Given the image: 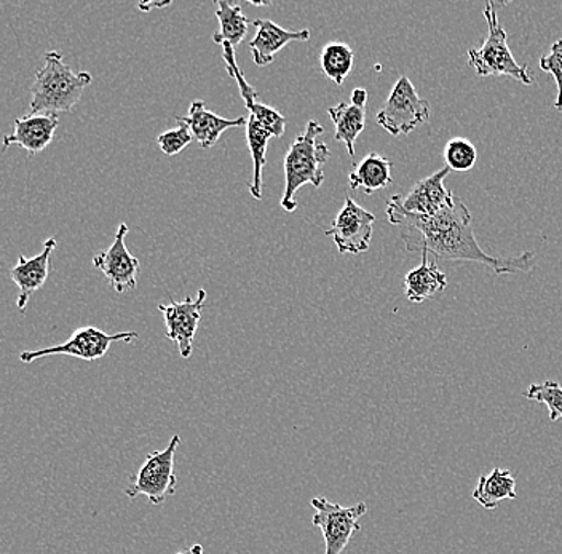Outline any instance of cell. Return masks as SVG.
I'll use <instances>...</instances> for the list:
<instances>
[{"instance_id":"f1b7e54d","label":"cell","mask_w":562,"mask_h":554,"mask_svg":"<svg viewBox=\"0 0 562 554\" xmlns=\"http://www.w3.org/2000/svg\"><path fill=\"white\" fill-rule=\"evenodd\" d=\"M368 91L364 89H357L351 91L350 103L358 108L367 106Z\"/></svg>"},{"instance_id":"4316f807","label":"cell","mask_w":562,"mask_h":554,"mask_svg":"<svg viewBox=\"0 0 562 554\" xmlns=\"http://www.w3.org/2000/svg\"><path fill=\"white\" fill-rule=\"evenodd\" d=\"M178 128L168 129V132L158 135L157 144L165 156H178L193 142L191 129L188 125L178 122Z\"/></svg>"},{"instance_id":"7c38bea8","label":"cell","mask_w":562,"mask_h":554,"mask_svg":"<svg viewBox=\"0 0 562 554\" xmlns=\"http://www.w3.org/2000/svg\"><path fill=\"white\" fill-rule=\"evenodd\" d=\"M451 170L448 167L441 168L437 173L414 184L406 195H396L404 212L422 216H434L441 212L454 194L445 188V179Z\"/></svg>"},{"instance_id":"d6986e66","label":"cell","mask_w":562,"mask_h":554,"mask_svg":"<svg viewBox=\"0 0 562 554\" xmlns=\"http://www.w3.org/2000/svg\"><path fill=\"white\" fill-rule=\"evenodd\" d=\"M516 479L509 470L494 468L490 475H481L472 493V499L484 510L494 511L504 500H515Z\"/></svg>"},{"instance_id":"603a6c76","label":"cell","mask_w":562,"mask_h":554,"mask_svg":"<svg viewBox=\"0 0 562 554\" xmlns=\"http://www.w3.org/2000/svg\"><path fill=\"white\" fill-rule=\"evenodd\" d=\"M355 52L344 42H329L319 56L323 74L336 86L342 87L353 69Z\"/></svg>"},{"instance_id":"30bf717a","label":"cell","mask_w":562,"mask_h":554,"mask_svg":"<svg viewBox=\"0 0 562 554\" xmlns=\"http://www.w3.org/2000/svg\"><path fill=\"white\" fill-rule=\"evenodd\" d=\"M126 234H128V226L121 224L111 247L93 256L94 269L103 273L109 285L117 294L128 293L138 285L139 259L126 248Z\"/></svg>"},{"instance_id":"7a4b0ae2","label":"cell","mask_w":562,"mask_h":554,"mask_svg":"<svg viewBox=\"0 0 562 554\" xmlns=\"http://www.w3.org/2000/svg\"><path fill=\"white\" fill-rule=\"evenodd\" d=\"M91 80L90 72H74L59 52H48L44 68L35 74L30 114L56 115L72 111Z\"/></svg>"},{"instance_id":"83f0119b","label":"cell","mask_w":562,"mask_h":554,"mask_svg":"<svg viewBox=\"0 0 562 554\" xmlns=\"http://www.w3.org/2000/svg\"><path fill=\"white\" fill-rule=\"evenodd\" d=\"M540 69L551 74L554 80H557L558 98L554 106H557L558 111L562 112V38L551 45L550 54L540 58Z\"/></svg>"},{"instance_id":"3957f363","label":"cell","mask_w":562,"mask_h":554,"mask_svg":"<svg viewBox=\"0 0 562 554\" xmlns=\"http://www.w3.org/2000/svg\"><path fill=\"white\" fill-rule=\"evenodd\" d=\"M325 128L319 122L308 121L304 135L294 139L284 157V192L281 199V208L284 212H296L294 195L302 185L322 188L325 181V163L331 154L325 143L318 142Z\"/></svg>"},{"instance_id":"8fae6325","label":"cell","mask_w":562,"mask_h":554,"mask_svg":"<svg viewBox=\"0 0 562 554\" xmlns=\"http://www.w3.org/2000/svg\"><path fill=\"white\" fill-rule=\"evenodd\" d=\"M206 291L200 290L195 299H186L181 303L171 301L170 304L158 305V310L164 314L165 326H167V338L173 340L178 346L182 358L192 357L193 338L202 320L203 307H205Z\"/></svg>"},{"instance_id":"6da1fadb","label":"cell","mask_w":562,"mask_h":554,"mask_svg":"<svg viewBox=\"0 0 562 554\" xmlns=\"http://www.w3.org/2000/svg\"><path fill=\"white\" fill-rule=\"evenodd\" d=\"M386 217L398 229L404 247L411 252H422L428 258L434 256L442 261L476 262L490 268L495 275L530 272L537 264L532 251L518 258H495L483 251L473 234L472 213L454 194L448 205L434 216L404 212L393 195L386 202Z\"/></svg>"},{"instance_id":"4fadbf2b","label":"cell","mask_w":562,"mask_h":554,"mask_svg":"<svg viewBox=\"0 0 562 554\" xmlns=\"http://www.w3.org/2000/svg\"><path fill=\"white\" fill-rule=\"evenodd\" d=\"M58 125V115L52 114H30L16 118L15 124H13V132L3 136L2 149L7 150L10 146H20L27 150L31 156H37L50 146Z\"/></svg>"},{"instance_id":"44dd1931","label":"cell","mask_w":562,"mask_h":554,"mask_svg":"<svg viewBox=\"0 0 562 554\" xmlns=\"http://www.w3.org/2000/svg\"><path fill=\"white\" fill-rule=\"evenodd\" d=\"M329 117L336 126V142L346 144L347 152L355 159V142L367 128V114L364 108L355 106L351 103H339L337 106L328 108Z\"/></svg>"},{"instance_id":"4dcf8cb0","label":"cell","mask_w":562,"mask_h":554,"mask_svg":"<svg viewBox=\"0 0 562 554\" xmlns=\"http://www.w3.org/2000/svg\"><path fill=\"white\" fill-rule=\"evenodd\" d=\"M175 554H203V546L200 543L189 546V549L181 550V552Z\"/></svg>"},{"instance_id":"52a82bcc","label":"cell","mask_w":562,"mask_h":554,"mask_svg":"<svg viewBox=\"0 0 562 554\" xmlns=\"http://www.w3.org/2000/svg\"><path fill=\"white\" fill-rule=\"evenodd\" d=\"M430 118V103L419 97L407 77H400L375 122L393 136L409 135Z\"/></svg>"},{"instance_id":"ffe728a7","label":"cell","mask_w":562,"mask_h":554,"mask_svg":"<svg viewBox=\"0 0 562 554\" xmlns=\"http://www.w3.org/2000/svg\"><path fill=\"white\" fill-rule=\"evenodd\" d=\"M245 126L246 143H248L249 154H251L252 165H255L249 192L256 200H262V171L267 163V147H269L270 138H273V136L255 115L249 114Z\"/></svg>"},{"instance_id":"ac0fdd59","label":"cell","mask_w":562,"mask_h":554,"mask_svg":"<svg viewBox=\"0 0 562 554\" xmlns=\"http://www.w3.org/2000/svg\"><path fill=\"white\" fill-rule=\"evenodd\" d=\"M393 163L381 154L371 152L360 163L355 165V170L349 174L351 191L364 189L368 195L389 188L392 184Z\"/></svg>"},{"instance_id":"277c9868","label":"cell","mask_w":562,"mask_h":554,"mask_svg":"<svg viewBox=\"0 0 562 554\" xmlns=\"http://www.w3.org/2000/svg\"><path fill=\"white\" fill-rule=\"evenodd\" d=\"M484 19L490 26V34L480 48H470L469 65L481 77L505 76L518 80L525 86H532L533 80L529 69L518 65L509 50L507 33L498 24L494 2H487L484 5Z\"/></svg>"},{"instance_id":"f546056e","label":"cell","mask_w":562,"mask_h":554,"mask_svg":"<svg viewBox=\"0 0 562 554\" xmlns=\"http://www.w3.org/2000/svg\"><path fill=\"white\" fill-rule=\"evenodd\" d=\"M171 2H147L139 3L138 9L143 10V12H150L154 9H165V7H170Z\"/></svg>"},{"instance_id":"2e32d148","label":"cell","mask_w":562,"mask_h":554,"mask_svg":"<svg viewBox=\"0 0 562 554\" xmlns=\"http://www.w3.org/2000/svg\"><path fill=\"white\" fill-rule=\"evenodd\" d=\"M176 121L182 122L191 129L193 142L199 143L203 149H211L220 142L221 135L227 129L246 125L245 117L224 118L206 109L202 100L193 101L189 114L181 117L175 115Z\"/></svg>"},{"instance_id":"d4e9b609","label":"cell","mask_w":562,"mask_h":554,"mask_svg":"<svg viewBox=\"0 0 562 554\" xmlns=\"http://www.w3.org/2000/svg\"><path fill=\"white\" fill-rule=\"evenodd\" d=\"M477 152L470 139L454 138L445 147L446 167L451 171H469L476 165Z\"/></svg>"},{"instance_id":"5bb4252c","label":"cell","mask_w":562,"mask_h":554,"mask_svg":"<svg viewBox=\"0 0 562 554\" xmlns=\"http://www.w3.org/2000/svg\"><path fill=\"white\" fill-rule=\"evenodd\" d=\"M55 250L56 238H48L44 250L34 258L26 259L23 255L18 256V264L12 269V280L20 290L16 305L21 312L26 310L30 297L47 282L52 269V255Z\"/></svg>"},{"instance_id":"7402d4cb","label":"cell","mask_w":562,"mask_h":554,"mask_svg":"<svg viewBox=\"0 0 562 554\" xmlns=\"http://www.w3.org/2000/svg\"><path fill=\"white\" fill-rule=\"evenodd\" d=\"M216 16L220 21V31L213 36L214 44L231 45L237 50L248 34L249 20L244 15V10L238 3L216 0Z\"/></svg>"},{"instance_id":"5b68a950","label":"cell","mask_w":562,"mask_h":554,"mask_svg":"<svg viewBox=\"0 0 562 554\" xmlns=\"http://www.w3.org/2000/svg\"><path fill=\"white\" fill-rule=\"evenodd\" d=\"M179 444H181V437L173 434L167 448L150 452L138 472L130 478L128 486L123 490L125 496L130 499L146 496L153 505L165 504L173 497L178 486L175 455Z\"/></svg>"},{"instance_id":"cb8c5ba5","label":"cell","mask_w":562,"mask_h":554,"mask_svg":"<svg viewBox=\"0 0 562 554\" xmlns=\"http://www.w3.org/2000/svg\"><path fill=\"white\" fill-rule=\"evenodd\" d=\"M525 396L529 402L547 405L551 422H558L562 419V387L557 381L532 384L525 392Z\"/></svg>"},{"instance_id":"e0dca14e","label":"cell","mask_w":562,"mask_h":554,"mask_svg":"<svg viewBox=\"0 0 562 554\" xmlns=\"http://www.w3.org/2000/svg\"><path fill=\"white\" fill-rule=\"evenodd\" d=\"M448 286V275L438 269L437 262L430 261L428 255H422L419 268L411 270L404 276V290L407 299L422 304L441 293Z\"/></svg>"},{"instance_id":"ba28073f","label":"cell","mask_w":562,"mask_h":554,"mask_svg":"<svg viewBox=\"0 0 562 554\" xmlns=\"http://www.w3.org/2000/svg\"><path fill=\"white\" fill-rule=\"evenodd\" d=\"M138 332L126 331L117 335H108L93 326H86L74 331L69 340L58 343V346L47 347V349L34 350V352H23L20 360L23 363H33L38 358L53 355H68L80 358V360L94 361L103 358L114 342H133L138 339Z\"/></svg>"},{"instance_id":"9a60e30c","label":"cell","mask_w":562,"mask_h":554,"mask_svg":"<svg viewBox=\"0 0 562 554\" xmlns=\"http://www.w3.org/2000/svg\"><path fill=\"white\" fill-rule=\"evenodd\" d=\"M252 24H255L258 33L249 42V50H251L252 61L259 68L269 66L291 42H307L311 38V31L308 30H284V27L270 20H256Z\"/></svg>"},{"instance_id":"9c48e42d","label":"cell","mask_w":562,"mask_h":554,"mask_svg":"<svg viewBox=\"0 0 562 554\" xmlns=\"http://www.w3.org/2000/svg\"><path fill=\"white\" fill-rule=\"evenodd\" d=\"M374 223L375 216L372 213L358 205L353 199L347 197L326 235L333 238L340 255H363L371 245Z\"/></svg>"},{"instance_id":"484cf974","label":"cell","mask_w":562,"mask_h":554,"mask_svg":"<svg viewBox=\"0 0 562 554\" xmlns=\"http://www.w3.org/2000/svg\"><path fill=\"white\" fill-rule=\"evenodd\" d=\"M245 106L248 109L249 114L255 115L259 122L277 138L283 136L286 129V118L277 109L266 106V104L258 103V98L245 101Z\"/></svg>"},{"instance_id":"8992f818","label":"cell","mask_w":562,"mask_h":554,"mask_svg":"<svg viewBox=\"0 0 562 554\" xmlns=\"http://www.w3.org/2000/svg\"><path fill=\"white\" fill-rule=\"evenodd\" d=\"M311 505L315 510L312 522L325 540V554H342L350 540L360 532V519L368 513V505L360 501L344 507L322 496L314 497Z\"/></svg>"}]
</instances>
